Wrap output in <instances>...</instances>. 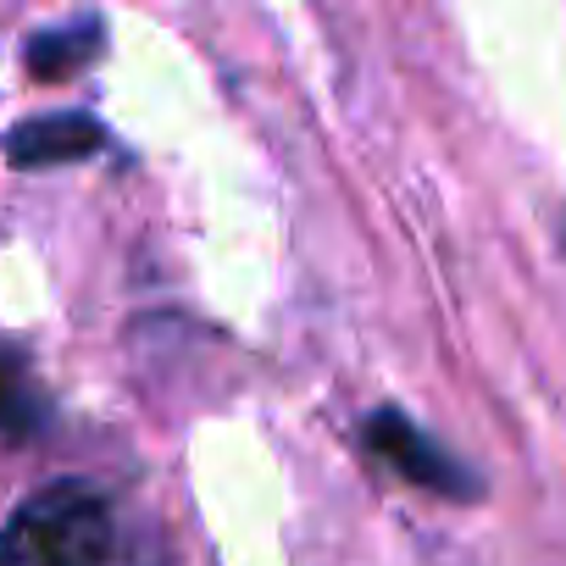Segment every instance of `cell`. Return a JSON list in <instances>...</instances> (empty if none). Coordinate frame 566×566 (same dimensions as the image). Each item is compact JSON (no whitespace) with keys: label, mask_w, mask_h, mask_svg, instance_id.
<instances>
[{"label":"cell","mask_w":566,"mask_h":566,"mask_svg":"<svg viewBox=\"0 0 566 566\" xmlns=\"http://www.w3.org/2000/svg\"><path fill=\"white\" fill-rule=\"evenodd\" d=\"M40 422H45V389L34 384L18 350H0V433L29 439Z\"/></svg>","instance_id":"5"},{"label":"cell","mask_w":566,"mask_h":566,"mask_svg":"<svg viewBox=\"0 0 566 566\" xmlns=\"http://www.w3.org/2000/svg\"><path fill=\"white\" fill-rule=\"evenodd\" d=\"M106 139V128L90 112H45L12 128L7 139V161L12 167H62V161H84L95 156Z\"/></svg>","instance_id":"3"},{"label":"cell","mask_w":566,"mask_h":566,"mask_svg":"<svg viewBox=\"0 0 566 566\" xmlns=\"http://www.w3.org/2000/svg\"><path fill=\"white\" fill-rule=\"evenodd\" d=\"M95 45H101V23H67V29H45L29 40V73L56 84V78H73L84 62H95Z\"/></svg>","instance_id":"4"},{"label":"cell","mask_w":566,"mask_h":566,"mask_svg":"<svg viewBox=\"0 0 566 566\" xmlns=\"http://www.w3.org/2000/svg\"><path fill=\"white\" fill-rule=\"evenodd\" d=\"M112 544L117 527L106 494L62 478L12 511L0 533V566H106Z\"/></svg>","instance_id":"1"},{"label":"cell","mask_w":566,"mask_h":566,"mask_svg":"<svg viewBox=\"0 0 566 566\" xmlns=\"http://www.w3.org/2000/svg\"><path fill=\"white\" fill-rule=\"evenodd\" d=\"M367 444L373 455H384L400 478H411L417 489H433V494H450V500H478L483 483L467 461H455L450 450H439L411 417L400 411H378L367 417Z\"/></svg>","instance_id":"2"}]
</instances>
